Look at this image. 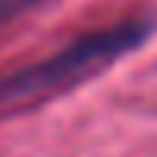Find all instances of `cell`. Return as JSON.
Returning a JSON list of instances; mask_svg holds the SVG:
<instances>
[{
    "label": "cell",
    "instance_id": "cell-1",
    "mask_svg": "<svg viewBox=\"0 0 157 157\" xmlns=\"http://www.w3.org/2000/svg\"><path fill=\"white\" fill-rule=\"evenodd\" d=\"M154 32L151 19L128 16L112 26L93 29L80 39L67 42L64 48L52 52L48 58L26 64V67L0 74V112H23L58 99L74 87L96 80L99 74L122 61L125 55L138 52Z\"/></svg>",
    "mask_w": 157,
    "mask_h": 157
},
{
    "label": "cell",
    "instance_id": "cell-2",
    "mask_svg": "<svg viewBox=\"0 0 157 157\" xmlns=\"http://www.w3.org/2000/svg\"><path fill=\"white\" fill-rule=\"evenodd\" d=\"M42 3H48V0H0V26L13 23L16 16H23V13H29Z\"/></svg>",
    "mask_w": 157,
    "mask_h": 157
}]
</instances>
